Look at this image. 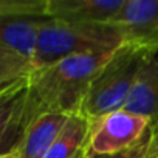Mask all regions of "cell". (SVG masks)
<instances>
[{
	"label": "cell",
	"mask_w": 158,
	"mask_h": 158,
	"mask_svg": "<svg viewBox=\"0 0 158 158\" xmlns=\"http://www.w3.org/2000/svg\"><path fill=\"white\" fill-rule=\"evenodd\" d=\"M112 53L74 54L34 70L30 77L37 113L56 112L68 116L81 113L95 76Z\"/></svg>",
	"instance_id": "6da1fadb"
},
{
	"label": "cell",
	"mask_w": 158,
	"mask_h": 158,
	"mask_svg": "<svg viewBox=\"0 0 158 158\" xmlns=\"http://www.w3.org/2000/svg\"><path fill=\"white\" fill-rule=\"evenodd\" d=\"M124 42V34L112 25L76 23L47 17L37 33L31 59L33 71L74 54L112 53Z\"/></svg>",
	"instance_id": "7a4b0ae2"
},
{
	"label": "cell",
	"mask_w": 158,
	"mask_h": 158,
	"mask_svg": "<svg viewBox=\"0 0 158 158\" xmlns=\"http://www.w3.org/2000/svg\"><path fill=\"white\" fill-rule=\"evenodd\" d=\"M153 45L156 44L124 42L118 47L95 76L84 99L81 115L93 123L104 115L121 110L138 70Z\"/></svg>",
	"instance_id": "3957f363"
},
{
	"label": "cell",
	"mask_w": 158,
	"mask_h": 158,
	"mask_svg": "<svg viewBox=\"0 0 158 158\" xmlns=\"http://www.w3.org/2000/svg\"><path fill=\"white\" fill-rule=\"evenodd\" d=\"M150 119L116 110L92 123L89 147L93 158H113L136 147L149 132Z\"/></svg>",
	"instance_id": "277c9868"
},
{
	"label": "cell",
	"mask_w": 158,
	"mask_h": 158,
	"mask_svg": "<svg viewBox=\"0 0 158 158\" xmlns=\"http://www.w3.org/2000/svg\"><path fill=\"white\" fill-rule=\"evenodd\" d=\"M30 76L0 85V155L14 150L27 126L37 115Z\"/></svg>",
	"instance_id": "5b68a950"
},
{
	"label": "cell",
	"mask_w": 158,
	"mask_h": 158,
	"mask_svg": "<svg viewBox=\"0 0 158 158\" xmlns=\"http://www.w3.org/2000/svg\"><path fill=\"white\" fill-rule=\"evenodd\" d=\"M107 25L118 28L126 42L158 44V0H124Z\"/></svg>",
	"instance_id": "8992f818"
},
{
	"label": "cell",
	"mask_w": 158,
	"mask_h": 158,
	"mask_svg": "<svg viewBox=\"0 0 158 158\" xmlns=\"http://www.w3.org/2000/svg\"><path fill=\"white\" fill-rule=\"evenodd\" d=\"M123 110L149 118L150 126L158 119V44L146 54Z\"/></svg>",
	"instance_id": "52a82bcc"
},
{
	"label": "cell",
	"mask_w": 158,
	"mask_h": 158,
	"mask_svg": "<svg viewBox=\"0 0 158 158\" xmlns=\"http://www.w3.org/2000/svg\"><path fill=\"white\" fill-rule=\"evenodd\" d=\"M124 0H47L48 19L107 25L119 11Z\"/></svg>",
	"instance_id": "ba28073f"
},
{
	"label": "cell",
	"mask_w": 158,
	"mask_h": 158,
	"mask_svg": "<svg viewBox=\"0 0 158 158\" xmlns=\"http://www.w3.org/2000/svg\"><path fill=\"white\" fill-rule=\"evenodd\" d=\"M68 115L40 112L27 126L14 152L20 158H42L68 121Z\"/></svg>",
	"instance_id": "9c48e42d"
},
{
	"label": "cell",
	"mask_w": 158,
	"mask_h": 158,
	"mask_svg": "<svg viewBox=\"0 0 158 158\" xmlns=\"http://www.w3.org/2000/svg\"><path fill=\"white\" fill-rule=\"evenodd\" d=\"M47 17L33 16H5L0 17V47L33 59L37 33Z\"/></svg>",
	"instance_id": "30bf717a"
},
{
	"label": "cell",
	"mask_w": 158,
	"mask_h": 158,
	"mask_svg": "<svg viewBox=\"0 0 158 158\" xmlns=\"http://www.w3.org/2000/svg\"><path fill=\"white\" fill-rule=\"evenodd\" d=\"M92 121L84 115H71L42 158H71L81 150L90 136Z\"/></svg>",
	"instance_id": "8fae6325"
},
{
	"label": "cell",
	"mask_w": 158,
	"mask_h": 158,
	"mask_svg": "<svg viewBox=\"0 0 158 158\" xmlns=\"http://www.w3.org/2000/svg\"><path fill=\"white\" fill-rule=\"evenodd\" d=\"M33 73L30 59L0 47V85Z\"/></svg>",
	"instance_id": "7c38bea8"
},
{
	"label": "cell",
	"mask_w": 158,
	"mask_h": 158,
	"mask_svg": "<svg viewBox=\"0 0 158 158\" xmlns=\"http://www.w3.org/2000/svg\"><path fill=\"white\" fill-rule=\"evenodd\" d=\"M47 0H0V17L5 16H45Z\"/></svg>",
	"instance_id": "4fadbf2b"
},
{
	"label": "cell",
	"mask_w": 158,
	"mask_h": 158,
	"mask_svg": "<svg viewBox=\"0 0 158 158\" xmlns=\"http://www.w3.org/2000/svg\"><path fill=\"white\" fill-rule=\"evenodd\" d=\"M156 153H158V130L149 129V132L136 147L113 158H155Z\"/></svg>",
	"instance_id": "5bb4252c"
},
{
	"label": "cell",
	"mask_w": 158,
	"mask_h": 158,
	"mask_svg": "<svg viewBox=\"0 0 158 158\" xmlns=\"http://www.w3.org/2000/svg\"><path fill=\"white\" fill-rule=\"evenodd\" d=\"M71 158H93V155H92V152H90V147H89V141H87V144L79 150L74 156H71Z\"/></svg>",
	"instance_id": "9a60e30c"
},
{
	"label": "cell",
	"mask_w": 158,
	"mask_h": 158,
	"mask_svg": "<svg viewBox=\"0 0 158 158\" xmlns=\"http://www.w3.org/2000/svg\"><path fill=\"white\" fill-rule=\"evenodd\" d=\"M0 158H20V156L17 155V152L11 150V152H8V153H3V155H0Z\"/></svg>",
	"instance_id": "2e32d148"
},
{
	"label": "cell",
	"mask_w": 158,
	"mask_h": 158,
	"mask_svg": "<svg viewBox=\"0 0 158 158\" xmlns=\"http://www.w3.org/2000/svg\"><path fill=\"white\" fill-rule=\"evenodd\" d=\"M149 129H150V130H158V119H156V121H155V123L149 127Z\"/></svg>",
	"instance_id": "e0dca14e"
},
{
	"label": "cell",
	"mask_w": 158,
	"mask_h": 158,
	"mask_svg": "<svg viewBox=\"0 0 158 158\" xmlns=\"http://www.w3.org/2000/svg\"><path fill=\"white\" fill-rule=\"evenodd\" d=\"M156 33H158V27H156Z\"/></svg>",
	"instance_id": "ac0fdd59"
},
{
	"label": "cell",
	"mask_w": 158,
	"mask_h": 158,
	"mask_svg": "<svg viewBox=\"0 0 158 158\" xmlns=\"http://www.w3.org/2000/svg\"><path fill=\"white\" fill-rule=\"evenodd\" d=\"M155 158H158V153H156V156H155Z\"/></svg>",
	"instance_id": "d6986e66"
}]
</instances>
